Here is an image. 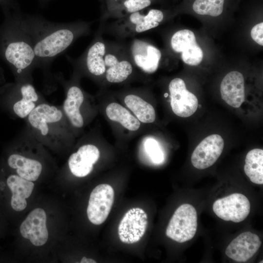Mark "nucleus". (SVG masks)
<instances>
[{"mask_svg": "<svg viewBox=\"0 0 263 263\" xmlns=\"http://www.w3.org/2000/svg\"><path fill=\"white\" fill-rule=\"evenodd\" d=\"M21 20L32 42L36 68H40L49 77L54 60L85 30V25L53 22L37 14L22 13Z\"/></svg>", "mask_w": 263, "mask_h": 263, "instance_id": "nucleus-1", "label": "nucleus"}, {"mask_svg": "<svg viewBox=\"0 0 263 263\" xmlns=\"http://www.w3.org/2000/svg\"><path fill=\"white\" fill-rule=\"evenodd\" d=\"M4 19L0 25V58L11 69L16 81H32L36 56L30 37L21 20L18 3L4 8Z\"/></svg>", "mask_w": 263, "mask_h": 263, "instance_id": "nucleus-2", "label": "nucleus"}, {"mask_svg": "<svg viewBox=\"0 0 263 263\" xmlns=\"http://www.w3.org/2000/svg\"><path fill=\"white\" fill-rule=\"evenodd\" d=\"M27 121L30 134L41 144L53 147L64 144L68 120L61 108L40 103Z\"/></svg>", "mask_w": 263, "mask_h": 263, "instance_id": "nucleus-3", "label": "nucleus"}, {"mask_svg": "<svg viewBox=\"0 0 263 263\" xmlns=\"http://www.w3.org/2000/svg\"><path fill=\"white\" fill-rule=\"evenodd\" d=\"M197 213L189 204L180 206L174 211L166 230L167 237L182 243L192 239L197 229Z\"/></svg>", "mask_w": 263, "mask_h": 263, "instance_id": "nucleus-4", "label": "nucleus"}, {"mask_svg": "<svg viewBox=\"0 0 263 263\" xmlns=\"http://www.w3.org/2000/svg\"><path fill=\"white\" fill-rule=\"evenodd\" d=\"M2 90L11 98L13 112L19 118H27L40 103V95L31 81H16Z\"/></svg>", "mask_w": 263, "mask_h": 263, "instance_id": "nucleus-5", "label": "nucleus"}, {"mask_svg": "<svg viewBox=\"0 0 263 263\" xmlns=\"http://www.w3.org/2000/svg\"><path fill=\"white\" fill-rule=\"evenodd\" d=\"M114 191L112 186L107 184L98 185L92 191L87 209L89 221L95 225H99L107 218L113 206Z\"/></svg>", "mask_w": 263, "mask_h": 263, "instance_id": "nucleus-6", "label": "nucleus"}, {"mask_svg": "<svg viewBox=\"0 0 263 263\" xmlns=\"http://www.w3.org/2000/svg\"><path fill=\"white\" fill-rule=\"evenodd\" d=\"M212 207L215 214L222 220L239 223L244 221L249 214L250 204L245 196L235 193L217 199Z\"/></svg>", "mask_w": 263, "mask_h": 263, "instance_id": "nucleus-7", "label": "nucleus"}, {"mask_svg": "<svg viewBox=\"0 0 263 263\" xmlns=\"http://www.w3.org/2000/svg\"><path fill=\"white\" fill-rule=\"evenodd\" d=\"M148 226V215L140 207L130 209L123 216L118 226V235L121 242L132 244L139 241Z\"/></svg>", "mask_w": 263, "mask_h": 263, "instance_id": "nucleus-8", "label": "nucleus"}, {"mask_svg": "<svg viewBox=\"0 0 263 263\" xmlns=\"http://www.w3.org/2000/svg\"><path fill=\"white\" fill-rule=\"evenodd\" d=\"M170 106L173 112L177 116L188 117L197 110L198 101L196 96L186 88L184 81L175 78L169 83Z\"/></svg>", "mask_w": 263, "mask_h": 263, "instance_id": "nucleus-9", "label": "nucleus"}, {"mask_svg": "<svg viewBox=\"0 0 263 263\" xmlns=\"http://www.w3.org/2000/svg\"><path fill=\"white\" fill-rule=\"evenodd\" d=\"M224 147L223 138L211 134L203 139L194 150L191 162L194 167L204 169L212 166L221 155Z\"/></svg>", "mask_w": 263, "mask_h": 263, "instance_id": "nucleus-10", "label": "nucleus"}, {"mask_svg": "<svg viewBox=\"0 0 263 263\" xmlns=\"http://www.w3.org/2000/svg\"><path fill=\"white\" fill-rule=\"evenodd\" d=\"M171 46L175 52L182 53L183 61L189 65H197L203 59V51L191 30L184 29L174 33L171 39Z\"/></svg>", "mask_w": 263, "mask_h": 263, "instance_id": "nucleus-11", "label": "nucleus"}, {"mask_svg": "<svg viewBox=\"0 0 263 263\" xmlns=\"http://www.w3.org/2000/svg\"><path fill=\"white\" fill-rule=\"evenodd\" d=\"M46 220V214L43 209H34L21 223L20 226L21 235L24 238L29 239L35 246L43 245L48 238Z\"/></svg>", "mask_w": 263, "mask_h": 263, "instance_id": "nucleus-12", "label": "nucleus"}, {"mask_svg": "<svg viewBox=\"0 0 263 263\" xmlns=\"http://www.w3.org/2000/svg\"><path fill=\"white\" fill-rule=\"evenodd\" d=\"M257 235L251 232H244L234 239L225 249V254L232 260L244 263L257 252L261 245Z\"/></svg>", "mask_w": 263, "mask_h": 263, "instance_id": "nucleus-13", "label": "nucleus"}, {"mask_svg": "<svg viewBox=\"0 0 263 263\" xmlns=\"http://www.w3.org/2000/svg\"><path fill=\"white\" fill-rule=\"evenodd\" d=\"M99 156V150L95 146L91 144H84L69 157V169L76 177H85L92 171L94 165L97 162Z\"/></svg>", "mask_w": 263, "mask_h": 263, "instance_id": "nucleus-14", "label": "nucleus"}, {"mask_svg": "<svg viewBox=\"0 0 263 263\" xmlns=\"http://www.w3.org/2000/svg\"><path fill=\"white\" fill-rule=\"evenodd\" d=\"M222 98L230 106L237 108L245 100L244 81L243 75L237 71L228 73L220 85Z\"/></svg>", "mask_w": 263, "mask_h": 263, "instance_id": "nucleus-15", "label": "nucleus"}, {"mask_svg": "<svg viewBox=\"0 0 263 263\" xmlns=\"http://www.w3.org/2000/svg\"><path fill=\"white\" fill-rule=\"evenodd\" d=\"M66 97L62 110L68 122L74 128H81L84 124L80 108L84 101V95L76 85L67 86Z\"/></svg>", "mask_w": 263, "mask_h": 263, "instance_id": "nucleus-16", "label": "nucleus"}, {"mask_svg": "<svg viewBox=\"0 0 263 263\" xmlns=\"http://www.w3.org/2000/svg\"><path fill=\"white\" fill-rule=\"evenodd\" d=\"M132 52L135 64L143 71L151 74L157 70L161 57L157 48L144 41L135 40Z\"/></svg>", "mask_w": 263, "mask_h": 263, "instance_id": "nucleus-17", "label": "nucleus"}, {"mask_svg": "<svg viewBox=\"0 0 263 263\" xmlns=\"http://www.w3.org/2000/svg\"><path fill=\"white\" fill-rule=\"evenodd\" d=\"M18 150L9 156L8 166L19 176L32 182L37 180L42 170L41 163L23 154L18 148Z\"/></svg>", "mask_w": 263, "mask_h": 263, "instance_id": "nucleus-18", "label": "nucleus"}, {"mask_svg": "<svg viewBox=\"0 0 263 263\" xmlns=\"http://www.w3.org/2000/svg\"><path fill=\"white\" fill-rule=\"evenodd\" d=\"M6 183L12 194L11 200L12 208L18 211L23 210L27 206L26 199L30 196L34 184L18 174L10 175Z\"/></svg>", "mask_w": 263, "mask_h": 263, "instance_id": "nucleus-19", "label": "nucleus"}, {"mask_svg": "<svg viewBox=\"0 0 263 263\" xmlns=\"http://www.w3.org/2000/svg\"><path fill=\"white\" fill-rule=\"evenodd\" d=\"M105 53V44L97 41L88 49L83 58L84 65L89 73L99 76L106 72L104 56Z\"/></svg>", "mask_w": 263, "mask_h": 263, "instance_id": "nucleus-20", "label": "nucleus"}, {"mask_svg": "<svg viewBox=\"0 0 263 263\" xmlns=\"http://www.w3.org/2000/svg\"><path fill=\"white\" fill-rule=\"evenodd\" d=\"M106 68V77L111 83H120L125 80L132 74V65L127 60L119 61L112 54H107L104 59Z\"/></svg>", "mask_w": 263, "mask_h": 263, "instance_id": "nucleus-21", "label": "nucleus"}, {"mask_svg": "<svg viewBox=\"0 0 263 263\" xmlns=\"http://www.w3.org/2000/svg\"><path fill=\"white\" fill-rule=\"evenodd\" d=\"M124 102L139 121L151 123L155 121L156 115L153 106L140 97L132 94H129L125 97Z\"/></svg>", "mask_w": 263, "mask_h": 263, "instance_id": "nucleus-22", "label": "nucleus"}, {"mask_svg": "<svg viewBox=\"0 0 263 263\" xmlns=\"http://www.w3.org/2000/svg\"><path fill=\"white\" fill-rule=\"evenodd\" d=\"M244 171L253 183L263 184V150L254 149L247 153L245 159Z\"/></svg>", "mask_w": 263, "mask_h": 263, "instance_id": "nucleus-23", "label": "nucleus"}, {"mask_svg": "<svg viewBox=\"0 0 263 263\" xmlns=\"http://www.w3.org/2000/svg\"><path fill=\"white\" fill-rule=\"evenodd\" d=\"M106 113L112 121L119 123L126 129L135 131L140 127V121L120 104L113 102L106 109Z\"/></svg>", "mask_w": 263, "mask_h": 263, "instance_id": "nucleus-24", "label": "nucleus"}, {"mask_svg": "<svg viewBox=\"0 0 263 263\" xmlns=\"http://www.w3.org/2000/svg\"><path fill=\"white\" fill-rule=\"evenodd\" d=\"M163 18V12L156 9L150 10L146 15H142L138 11L131 13L130 16V20L136 25L135 31L137 33H142L158 26Z\"/></svg>", "mask_w": 263, "mask_h": 263, "instance_id": "nucleus-25", "label": "nucleus"}, {"mask_svg": "<svg viewBox=\"0 0 263 263\" xmlns=\"http://www.w3.org/2000/svg\"><path fill=\"white\" fill-rule=\"evenodd\" d=\"M225 1V0H195L192 9L198 15L217 17L223 13Z\"/></svg>", "mask_w": 263, "mask_h": 263, "instance_id": "nucleus-26", "label": "nucleus"}, {"mask_svg": "<svg viewBox=\"0 0 263 263\" xmlns=\"http://www.w3.org/2000/svg\"><path fill=\"white\" fill-rule=\"evenodd\" d=\"M147 153L155 164L162 163L164 160V153L158 142L153 138L147 139L144 143Z\"/></svg>", "mask_w": 263, "mask_h": 263, "instance_id": "nucleus-27", "label": "nucleus"}, {"mask_svg": "<svg viewBox=\"0 0 263 263\" xmlns=\"http://www.w3.org/2000/svg\"><path fill=\"white\" fill-rule=\"evenodd\" d=\"M152 0H123L121 8L129 13L139 11L149 6Z\"/></svg>", "mask_w": 263, "mask_h": 263, "instance_id": "nucleus-28", "label": "nucleus"}, {"mask_svg": "<svg viewBox=\"0 0 263 263\" xmlns=\"http://www.w3.org/2000/svg\"><path fill=\"white\" fill-rule=\"evenodd\" d=\"M252 38L258 44L263 45V22L255 25L251 31Z\"/></svg>", "mask_w": 263, "mask_h": 263, "instance_id": "nucleus-29", "label": "nucleus"}, {"mask_svg": "<svg viewBox=\"0 0 263 263\" xmlns=\"http://www.w3.org/2000/svg\"><path fill=\"white\" fill-rule=\"evenodd\" d=\"M80 263H95L96 262L92 259H89V258H87L85 257H84L81 259Z\"/></svg>", "mask_w": 263, "mask_h": 263, "instance_id": "nucleus-30", "label": "nucleus"}, {"mask_svg": "<svg viewBox=\"0 0 263 263\" xmlns=\"http://www.w3.org/2000/svg\"><path fill=\"white\" fill-rule=\"evenodd\" d=\"M51 0H38L40 5L41 6H44L46 3H47Z\"/></svg>", "mask_w": 263, "mask_h": 263, "instance_id": "nucleus-31", "label": "nucleus"}, {"mask_svg": "<svg viewBox=\"0 0 263 263\" xmlns=\"http://www.w3.org/2000/svg\"><path fill=\"white\" fill-rule=\"evenodd\" d=\"M111 0V1H116H116H120V0Z\"/></svg>", "mask_w": 263, "mask_h": 263, "instance_id": "nucleus-32", "label": "nucleus"}, {"mask_svg": "<svg viewBox=\"0 0 263 263\" xmlns=\"http://www.w3.org/2000/svg\"><path fill=\"white\" fill-rule=\"evenodd\" d=\"M168 94H165V97H166Z\"/></svg>", "mask_w": 263, "mask_h": 263, "instance_id": "nucleus-33", "label": "nucleus"}]
</instances>
